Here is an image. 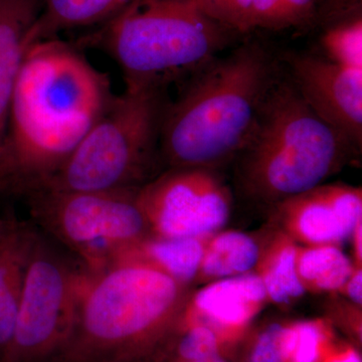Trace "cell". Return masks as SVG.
Listing matches in <instances>:
<instances>
[{"label": "cell", "instance_id": "22", "mask_svg": "<svg viewBox=\"0 0 362 362\" xmlns=\"http://www.w3.org/2000/svg\"><path fill=\"white\" fill-rule=\"evenodd\" d=\"M319 0H252V30H283L316 23Z\"/></svg>", "mask_w": 362, "mask_h": 362}, {"label": "cell", "instance_id": "1", "mask_svg": "<svg viewBox=\"0 0 362 362\" xmlns=\"http://www.w3.org/2000/svg\"><path fill=\"white\" fill-rule=\"evenodd\" d=\"M116 95L77 47L52 37L26 47L0 152V194L39 188L71 156Z\"/></svg>", "mask_w": 362, "mask_h": 362}, {"label": "cell", "instance_id": "7", "mask_svg": "<svg viewBox=\"0 0 362 362\" xmlns=\"http://www.w3.org/2000/svg\"><path fill=\"white\" fill-rule=\"evenodd\" d=\"M139 189L37 190L25 197L33 220L77 255L85 270L93 272L110 265L131 247L151 237L138 202Z\"/></svg>", "mask_w": 362, "mask_h": 362}, {"label": "cell", "instance_id": "26", "mask_svg": "<svg viewBox=\"0 0 362 362\" xmlns=\"http://www.w3.org/2000/svg\"><path fill=\"white\" fill-rule=\"evenodd\" d=\"M326 318L332 325H337L354 340L356 345H361V306L351 303L347 300L332 301L328 307Z\"/></svg>", "mask_w": 362, "mask_h": 362}, {"label": "cell", "instance_id": "8", "mask_svg": "<svg viewBox=\"0 0 362 362\" xmlns=\"http://www.w3.org/2000/svg\"><path fill=\"white\" fill-rule=\"evenodd\" d=\"M82 266L37 233L26 268L13 337L0 362H54L73 329Z\"/></svg>", "mask_w": 362, "mask_h": 362}, {"label": "cell", "instance_id": "18", "mask_svg": "<svg viewBox=\"0 0 362 362\" xmlns=\"http://www.w3.org/2000/svg\"><path fill=\"white\" fill-rule=\"evenodd\" d=\"M209 238H160L151 235L131 247L117 259L126 257L143 259L160 269L178 282L192 287Z\"/></svg>", "mask_w": 362, "mask_h": 362}, {"label": "cell", "instance_id": "3", "mask_svg": "<svg viewBox=\"0 0 362 362\" xmlns=\"http://www.w3.org/2000/svg\"><path fill=\"white\" fill-rule=\"evenodd\" d=\"M192 291L137 258H121L98 271L82 267L73 329L54 362L157 358L175 335Z\"/></svg>", "mask_w": 362, "mask_h": 362}, {"label": "cell", "instance_id": "17", "mask_svg": "<svg viewBox=\"0 0 362 362\" xmlns=\"http://www.w3.org/2000/svg\"><path fill=\"white\" fill-rule=\"evenodd\" d=\"M262 247L255 273L261 278L268 301L278 306H288L303 297L305 289L298 277V244L292 238L273 228Z\"/></svg>", "mask_w": 362, "mask_h": 362}, {"label": "cell", "instance_id": "27", "mask_svg": "<svg viewBox=\"0 0 362 362\" xmlns=\"http://www.w3.org/2000/svg\"><path fill=\"white\" fill-rule=\"evenodd\" d=\"M320 362H361L356 347L349 344H335L334 340L326 349Z\"/></svg>", "mask_w": 362, "mask_h": 362}, {"label": "cell", "instance_id": "15", "mask_svg": "<svg viewBox=\"0 0 362 362\" xmlns=\"http://www.w3.org/2000/svg\"><path fill=\"white\" fill-rule=\"evenodd\" d=\"M133 0H44L42 13L26 40V47L74 28L105 25Z\"/></svg>", "mask_w": 362, "mask_h": 362}, {"label": "cell", "instance_id": "30", "mask_svg": "<svg viewBox=\"0 0 362 362\" xmlns=\"http://www.w3.org/2000/svg\"><path fill=\"white\" fill-rule=\"evenodd\" d=\"M161 362H230L228 356H218L209 357V358L197 359V361H178V359H164Z\"/></svg>", "mask_w": 362, "mask_h": 362}, {"label": "cell", "instance_id": "9", "mask_svg": "<svg viewBox=\"0 0 362 362\" xmlns=\"http://www.w3.org/2000/svg\"><path fill=\"white\" fill-rule=\"evenodd\" d=\"M138 202L152 235L207 238L230 221L233 197L221 169H164L143 185Z\"/></svg>", "mask_w": 362, "mask_h": 362}, {"label": "cell", "instance_id": "20", "mask_svg": "<svg viewBox=\"0 0 362 362\" xmlns=\"http://www.w3.org/2000/svg\"><path fill=\"white\" fill-rule=\"evenodd\" d=\"M333 340V325L326 317L283 324L280 345L284 362H320Z\"/></svg>", "mask_w": 362, "mask_h": 362}, {"label": "cell", "instance_id": "21", "mask_svg": "<svg viewBox=\"0 0 362 362\" xmlns=\"http://www.w3.org/2000/svg\"><path fill=\"white\" fill-rule=\"evenodd\" d=\"M239 345L206 324H188L176 329L160 357L161 361H197L218 356L228 357Z\"/></svg>", "mask_w": 362, "mask_h": 362}, {"label": "cell", "instance_id": "14", "mask_svg": "<svg viewBox=\"0 0 362 362\" xmlns=\"http://www.w3.org/2000/svg\"><path fill=\"white\" fill-rule=\"evenodd\" d=\"M42 6L44 0H0V152L26 40Z\"/></svg>", "mask_w": 362, "mask_h": 362}, {"label": "cell", "instance_id": "29", "mask_svg": "<svg viewBox=\"0 0 362 362\" xmlns=\"http://www.w3.org/2000/svg\"><path fill=\"white\" fill-rule=\"evenodd\" d=\"M354 250V264L356 267L362 268V221L357 223L354 232L350 235Z\"/></svg>", "mask_w": 362, "mask_h": 362}, {"label": "cell", "instance_id": "6", "mask_svg": "<svg viewBox=\"0 0 362 362\" xmlns=\"http://www.w3.org/2000/svg\"><path fill=\"white\" fill-rule=\"evenodd\" d=\"M168 102L165 89L125 88L63 165L33 192L139 189L162 173L160 136Z\"/></svg>", "mask_w": 362, "mask_h": 362}, {"label": "cell", "instance_id": "4", "mask_svg": "<svg viewBox=\"0 0 362 362\" xmlns=\"http://www.w3.org/2000/svg\"><path fill=\"white\" fill-rule=\"evenodd\" d=\"M361 153L312 110L283 73L233 161V180L240 197L271 209L323 185Z\"/></svg>", "mask_w": 362, "mask_h": 362}, {"label": "cell", "instance_id": "23", "mask_svg": "<svg viewBox=\"0 0 362 362\" xmlns=\"http://www.w3.org/2000/svg\"><path fill=\"white\" fill-rule=\"evenodd\" d=\"M323 58L344 68L362 70V16H351L324 26Z\"/></svg>", "mask_w": 362, "mask_h": 362}, {"label": "cell", "instance_id": "28", "mask_svg": "<svg viewBox=\"0 0 362 362\" xmlns=\"http://www.w3.org/2000/svg\"><path fill=\"white\" fill-rule=\"evenodd\" d=\"M343 298L351 303L362 305V268L356 267L351 275L339 291Z\"/></svg>", "mask_w": 362, "mask_h": 362}, {"label": "cell", "instance_id": "12", "mask_svg": "<svg viewBox=\"0 0 362 362\" xmlns=\"http://www.w3.org/2000/svg\"><path fill=\"white\" fill-rule=\"evenodd\" d=\"M268 302L263 282L255 272L221 279L192 292L177 328L206 324L240 344Z\"/></svg>", "mask_w": 362, "mask_h": 362}, {"label": "cell", "instance_id": "24", "mask_svg": "<svg viewBox=\"0 0 362 362\" xmlns=\"http://www.w3.org/2000/svg\"><path fill=\"white\" fill-rule=\"evenodd\" d=\"M204 16L223 28L245 35L252 30V0H188Z\"/></svg>", "mask_w": 362, "mask_h": 362}, {"label": "cell", "instance_id": "16", "mask_svg": "<svg viewBox=\"0 0 362 362\" xmlns=\"http://www.w3.org/2000/svg\"><path fill=\"white\" fill-rule=\"evenodd\" d=\"M263 244L240 230H220L206 240L194 285L251 273L258 265Z\"/></svg>", "mask_w": 362, "mask_h": 362}, {"label": "cell", "instance_id": "11", "mask_svg": "<svg viewBox=\"0 0 362 362\" xmlns=\"http://www.w3.org/2000/svg\"><path fill=\"white\" fill-rule=\"evenodd\" d=\"M287 76L309 107L357 149L362 147V70L322 56L285 54Z\"/></svg>", "mask_w": 362, "mask_h": 362}, {"label": "cell", "instance_id": "2", "mask_svg": "<svg viewBox=\"0 0 362 362\" xmlns=\"http://www.w3.org/2000/svg\"><path fill=\"white\" fill-rule=\"evenodd\" d=\"M282 75L268 47L247 40L188 78L164 112L163 168L221 169L235 161Z\"/></svg>", "mask_w": 362, "mask_h": 362}, {"label": "cell", "instance_id": "19", "mask_svg": "<svg viewBox=\"0 0 362 362\" xmlns=\"http://www.w3.org/2000/svg\"><path fill=\"white\" fill-rule=\"evenodd\" d=\"M298 277L306 292L339 293L354 272V261L337 245L298 246Z\"/></svg>", "mask_w": 362, "mask_h": 362}, {"label": "cell", "instance_id": "25", "mask_svg": "<svg viewBox=\"0 0 362 362\" xmlns=\"http://www.w3.org/2000/svg\"><path fill=\"white\" fill-rule=\"evenodd\" d=\"M282 327L283 323L271 322L247 333L239 362H284L280 345Z\"/></svg>", "mask_w": 362, "mask_h": 362}, {"label": "cell", "instance_id": "10", "mask_svg": "<svg viewBox=\"0 0 362 362\" xmlns=\"http://www.w3.org/2000/svg\"><path fill=\"white\" fill-rule=\"evenodd\" d=\"M269 209L273 228L297 244L341 246L362 221V190L344 183H323Z\"/></svg>", "mask_w": 362, "mask_h": 362}, {"label": "cell", "instance_id": "5", "mask_svg": "<svg viewBox=\"0 0 362 362\" xmlns=\"http://www.w3.org/2000/svg\"><path fill=\"white\" fill-rule=\"evenodd\" d=\"M237 35L188 0H133L94 40L121 69L126 88L166 90L220 56Z\"/></svg>", "mask_w": 362, "mask_h": 362}, {"label": "cell", "instance_id": "13", "mask_svg": "<svg viewBox=\"0 0 362 362\" xmlns=\"http://www.w3.org/2000/svg\"><path fill=\"white\" fill-rule=\"evenodd\" d=\"M37 232L13 216L0 218V358L13 337L26 268Z\"/></svg>", "mask_w": 362, "mask_h": 362}]
</instances>
